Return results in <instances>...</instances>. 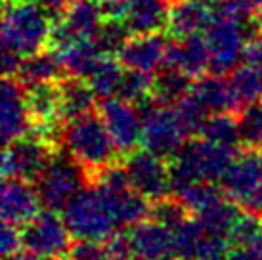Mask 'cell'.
<instances>
[{"label": "cell", "mask_w": 262, "mask_h": 260, "mask_svg": "<svg viewBox=\"0 0 262 260\" xmlns=\"http://www.w3.org/2000/svg\"><path fill=\"white\" fill-rule=\"evenodd\" d=\"M211 10L197 6L189 0H172L168 12L167 31L170 38H184L189 35H199L209 27L212 19Z\"/></svg>", "instance_id": "19"}, {"label": "cell", "mask_w": 262, "mask_h": 260, "mask_svg": "<svg viewBox=\"0 0 262 260\" xmlns=\"http://www.w3.org/2000/svg\"><path fill=\"white\" fill-rule=\"evenodd\" d=\"M170 231H172V256L178 260H197L207 233L195 218H188L186 222Z\"/></svg>", "instance_id": "27"}, {"label": "cell", "mask_w": 262, "mask_h": 260, "mask_svg": "<svg viewBox=\"0 0 262 260\" xmlns=\"http://www.w3.org/2000/svg\"><path fill=\"white\" fill-rule=\"evenodd\" d=\"M243 63L253 65L256 69L262 71V33L251 38L245 46V56H243Z\"/></svg>", "instance_id": "40"}, {"label": "cell", "mask_w": 262, "mask_h": 260, "mask_svg": "<svg viewBox=\"0 0 262 260\" xmlns=\"http://www.w3.org/2000/svg\"><path fill=\"white\" fill-rule=\"evenodd\" d=\"M33 130L29 105H27V88L19 79L4 77L2 80V142L4 145L15 138Z\"/></svg>", "instance_id": "13"}, {"label": "cell", "mask_w": 262, "mask_h": 260, "mask_svg": "<svg viewBox=\"0 0 262 260\" xmlns=\"http://www.w3.org/2000/svg\"><path fill=\"white\" fill-rule=\"evenodd\" d=\"M21 247H23L21 228L2 220V231H0V249H2V256L6 258L10 254L17 253Z\"/></svg>", "instance_id": "38"}, {"label": "cell", "mask_w": 262, "mask_h": 260, "mask_svg": "<svg viewBox=\"0 0 262 260\" xmlns=\"http://www.w3.org/2000/svg\"><path fill=\"white\" fill-rule=\"evenodd\" d=\"M4 260H54L50 256H44V254H38V253H33V251H17V253L10 254L6 256Z\"/></svg>", "instance_id": "41"}, {"label": "cell", "mask_w": 262, "mask_h": 260, "mask_svg": "<svg viewBox=\"0 0 262 260\" xmlns=\"http://www.w3.org/2000/svg\"><path fill=\"white\" fill-rule=\"evenodd\" d=\"M69 258L73 260H107V247L105 241L94 239H75Z\"/></svg>", "instance_id": "36"}, {"label": "cell", "mask_w": 262, "mask_h": 260, "mask_svg": "<svg viewBox=\"0 0 262 260\" xmlns=\"http://www.w3.org/2000/svg\"><path fill=\"white\" fill-rule=\"evenodd\" d=\"M151 88H153V75L124 67L123 79H121V84H119L115 98H121V100L130 101V103L136 105L140 101L151 98Z\"/></svg>", "instance_id": "34"}, {"label": "cell", "mask_w": 262, "mask_h": 260, "mask_svg": "<svg viewBox=\"0 0 262 260\" xmlns=\"http://www.w3.org/2000/svg\"><path fill=\"white\" fill-rule=\"evenodd\" d=\"M189 214H191V210L176 195H167L163 199L151 201L149 205V220L165 226L168 230H174L176 226L186 222Z\"/></svg>", "instance_id": "31"}, {"label": "cell", "mask_w": 262, "mask_h": 260, "mask_svg": "<svg viewBox=\"0 0 262 260\" xmlns=\"http://www.w3.org/2000/svg\"><path fill=\"white\" fill-rule=\"evenodd\" d=\"M103 21L102 0H71L66 15L52 27L50 48L59 50L73 40L94 38Z\"/></svg>", "instance_id": "10"}, {"label": "cell", "mask_w": 262, "mask_h": 260, "mask_svg": "<svg viewBox=\"0 0 262 260\" xmlns=\"http://www.w3.org/2000/svg\"><path fill=\"white\" fill-rule=\"evenodd\" d=\"M128 237L136 260H157L163 256H172V231L149 218L128 228Z\"/></svg>", "instance_id": "16"}, {"label": "cell", "mask_w": 262, "mask_h": 260, "mask_svg": "<svg viewBox=\"0 0 262 260\" xmlns=\"http://www.w3.org/2000/svg\"><path fill=\"white\" fill-rule=\"evenodd\" d=\"M59 92H61V111H63V123L67 119L84 115L98 109V96L88 79L69 77L66 75L59 80Z\"/></svg>", "instance_id": "22"}, {"label": "cell", "mask_w": 262, "mask_h": 260, "mask_svg": "<svg viewBox=\"0 0 262 260\" xmlns=\"http://www.w3.org/2000/svg\"><path fill=\"white\" fill-rule=\"evenodd\" d=\"M59 142L46 132L33 128L27 134L15 138L4 145L2 153V176L4 178H23L27 182L37 180L48 161L58 151Z\"/></svg>", "instance_id": "5"}, {"label": "cell", "mask_w": 262, "mask_h": 260, "mask_svg": "<svg viewBox=\"0 0 262 260\" xmlns=\"http://www.w3.org/2000/svg\"><path fill=\"white\" fill-rule=\"evenodd\" d=\"M193 79L188 77L180 69H174L170 65H163L159 71L153 75L151 96L161 103L174 105L188 94H191Z\"/></svg>", "instance_id": "24"}, {"label": "cell", "mask_w": 262, "mask_h": 260, "mask_svg": "<svg viewBox=\"0 0 262 260\" xmlns=\"http://www.w3.org/2000/svg\"><path fill=\"white\" fill-rule=\"evenodd\" d=\"M172 0H126L123 21L132 35L161 33L167 29Z\"/></svg>", "instance_id": "17"}, {"label": "cell", "mask_w": 262, "mask_h": 260, "mask_svg": "<svg viewBox=\"0 0 262 260\" xmlns=\"http://www.w3.org/2000/svg\"><path fill=\"white\" fill-rule=\"evenodd\" d=\"M191 94L195 96L211 113H222V111L237 113V103L233 98L228 75L207 73L203 77H199L193 80Z\"/></svg>", "instance_id": "18"}, {"label": "cell", "mask_w": 262, "mask_h": 260, "mask_svg": "<svg viewBox=\"0 0 262 260\" xmlns=\"http://www.w3.org/2000/svg\"><path fill=\"white\" fill-rule=\"evenodd\" d=\"M189 2H193V4H197V6L207 8V10H211V12H214V10L222 4V0H189Z\"/></svg>", "instance_id": "42"}, {"label": "cell", "mask_w": 262, "mask_h": 260, "mask_svg": "<svg viewBox=\"0 0 262 260\" xmlns=\"http://www.w3.org/2000/svg\"><path fill=\"white\" fill-rule=\"evenodd\" d=\"M59 260H73V258H69V256H66V258H59Z\"/></svg>", "instance_id": "45"}, {"label": "cell", "mask_w": 262, "mask_h": 260, "mask_svg": "<svg viewBox=\"0 0 262 260\" xmlns=\"http://www.w3.org/2000/svg\"><path fill=\"white\" fill-rule=\"evenodd\" d=\"M230 241L228 237H219V235H205L201 249H199V256L197 260H224V256L230 253Z\"/></svg>", "instance_id": "37"}, {"label": "cell", "mask_w": 262, "mask_h": 260, "mask_svg": "<svg viewBox=\"0 0 262 260\" xmlns=\"http://www.w3.org/2000/svg\"><path fill=\"white\" fill-rule=\"evenodd\" d=\"M172 107H174L178 124H180V128L188 140L189 138H199L203 134L205 123L211 115V111L205 107L195 96L188 94L180 101H176Z\"/></svg>", "instance_id": "28"}, {"label": "cell", "mask_w": 262, "mask_h": 260, "mask_svg": "<svg viewBox=\"0 0 262 260\" xmlns=\"http://www.w3.org/2000/svg\"><path fill=\"white\" fill-rule=\"evenodd\" d=\"M219 184L243 210L262 214V151L241 149Z\"/></svg>", "instance_id": "7"}, {"label": "cell", "mask_w": 262, "mask_h": 260, "mask_svg": "<svg viewBox=\"0 0 262 260\" xmlns=\"http://www.w3.org/2000/svg\"><path fill=\"white\" fill-rule=\"evenodd\" d=\"M232 92L237 103V111L249 103H255L262 98V71L253 65L243 63L237 69H233L230 75Z\"/></svg>", "instance_id": "25"}, {"label": "cell", "mask_w": 262, "mask_h": 260, "mask_svg": "<svg viewBox=\"0 0 262 260\" xmlns=\"http://www.w3.org/2000/svg\"><path fill=\"white\" fill-rule=\"evenodd\" d=\"M61 212L73 239L107 241L113 233L121 230L103 199L102 191L92 184L80 189Z\"/></svg>", "instance_id": "4"}, {"label": "cell", "mask_w": 262, "mask_h": 260, "mask_svg": "<svg viewBox=\"0 0 262 260\" xmlns=\"http://www.w3.org/2000/svg\"><path fill=\"white\" fill-rule=\"evenodd\" d=\"M136 107H138L142 123H144L142 147L159 155L163 159L170 161L180 151V147L188 142V138L178 124L174 107L161 103L153 96L136 103Z\"/></svg>", "instance_id": "6"}, {"label": "cell", "mask_w": 262, "mask_h": 260, "mask_svg": "<svg viewBox=\"0 0 262 260\" xmlns=\"http://www.w3.org/2000/svg\"><path fill=\"white\" fill-rule=\"evenodd\" d=\"M241 149L262 151V101L249 103L237 111Z\"/></svg>", "instance_id": "30"}, {"label": "cell", "mask_w": 262, "mask_h": 260, "mask_svg": "<svg viewBox=\"0 0 262 260\" xmlns=\"http://www.w3.org/2000/svg\"><path fill=\"white\" fill-rule=\"evenodd\" d=\"M63 77H66L63 65L59 61L58 52L52 48H46L42 52L23 58L19 71L15 75V79H19V82L25 88L44 84V82H58Z\"/></svg>", "instance_id": "21"}, {"label": "cell", "mask_w": 262, "mask_h": 260, "mask_svg": "<svg viewBox=\"0 0 262 260\" xmlns=\"http://www.w3.org/2000/svg\"><path fill=\"white\" fill-rule=\"evenodd\" d=\"M228 241L232 247H241V249H249V247L256 245L262 241V214L256 212H249L243 210L237 218V222L233 224Z\"/></svg>", "instance_id": "33"}, {"label": "cell", "mask_w": 262, "mask_h": 260, "mask_svg": "<svg viewBox=\"0 0 262 260\" xmlns=\"http://www.w3.org/2000/svg\"><path fill=\"white\" fill-rule=\"evenodd\" d=\"M58 140L61 149L86 170L90 182L105 166L123 159L98 109L67 119L59 128Z\"/></svg>", "instance_id": "1"}, {"label": "cell", "mask_w": 262, "mask_h": 260, "mask_svg": "<svg viewBox=\"0 0 262 260\" xmlns=\"http://www.w3.org/2000/svg\"><path fill=\"white\" fill-rule=\"evenodd\" d=\"M123 73L124 65L119 61L117 56H103L102 61L94 69V73L88 77V82L94 88L98 100L115 98L121 79H123Z\"/></svg>", "instance_id": "26"}, {"label": "cell", "mask_w": 262, "mask_h": 260, "mask_svg": "<svg viewBox=\"0 0 262 260\" xmlns=\"http://www.w3.org/2000/svg\"><path fill=\"white\" fill-rule=\"evenodd\" d=\"M168 42L170 40L163 33L130 35V38L117 54V58L126 69L155 75L165 65Z\"/></svg>", "instance_id": "12"}, {"label": "cell", "mask_w": 262, "mask_h": 260, "mask_svg": "<svg viewBox=\"0 0 262 260\" xmlns=\"http://www.w3.org/2000/svg\"><path fill=\"white\" fill-rule=\"evenodd\" d=\"M73 241L75 239L66 220L59 218L56 210H38L27 224L21 226L23 249L50 256L54 260L69 256Z\"/></svg>", "instance_id": "8"}, {"label": "cell", "mask_w": 262, "mask_h": 260, "mask_svg": "<svg viewBox=\"0 0 262 260\" xmlns=\"http://www.w3.org/2000/svg\"><path fill=\"white\" fill-rule=\"evenodd\" d=\"M58 56L59 61L63 65V71L69 77H80V79H88L98 63L102 61L105 56L100 46L96 44L94 38H80V40H73L67 46L59 48Z\"/></svg>", "instance_id": "20"}, {"label": "cell", "mask_w": 262, "mask_h": 260, "mask_svg": "<svg viewBox=\"0 0 262 260\" xmlns=\"http://www.w3.org/2000/svg\"><path fill=\"white\" fill-rule=\"evenodd\" d=\"M165 65L180 69L193 80L211 73V52L205 36L189 35L184 38H172V42H168Z\"/></svg>", "instance_id": "15"}, {"label": "cell", "mask_w": 262, "mask_h": 260, "mask_svg": "<svg viewBox=\"0 0 262 260\" xmlns=\"http://www.w3.org/2000/svg\"><path fill=\"white\" fill-rule=\"evenodd\" d=\"M258 15H260V27H262V12H260V14H258Z\"/></svg>", "instance_id": "46"}, {"label": "cell", "mask_w": 262, "mask_h": 260, "mask_svg": "<svg viewBox=\"0 0 262 260\" xmlns=\"http://www.w3.org/2000/svg\"><path fill=\"white\" fill-rule=\"evenodd\" d=\"M98 111L121 155H128L142 145L144 123L134 103L121 98H105L98 101Z\"/></svg>", "instance_id": "11"}, {"label": "cell", "mask_w": 262, "mask_h": 260, "mask_svg": "<svg viewBox=\"0 0 262 260\" xmlns=\"http://www.w3.org/2000/svg\"><path fill=\"white\" fill-rule=\"evenodd\" d=\"M54 23L35 0H6L2 15V50L27 58L50 46Z\"/></svg>", "instance_id": "2"}, {"label": "cell", "mask_w": 262, "mask_h": 260, "mask_svg": "<svg viewBox=\"0 0 262 260\" xmlns=\"http://www.w3.org/2000/svg\"><path fill=\"white\" fill-rule=\"evenodd\" d=\"M0 205H2V220L21 228L38 212L40 199L33 182L23 178H4Z\"/></svg>", "instance_id": "14"}, {"label": "cell", "mask_w": 262, "mask_h": 260, "mask_svg": "<svg viewBox=\"0 0 262 260\" xmlns=\"http://www.w3.org/2000/svg\"><path fill=\"white\" fill-rule=\"evenodd\" d=\"M88 184L90 178L86 170L66 149L59 147L35 180V189L44 209L61 212L67 203Z\"/></svg>", "instance_id": "3"}, {"label": "cell", "mask_w": 262, "mask_h": 260, "mask_svg": "<svg viewBox=\"0 0 262 260\" xmlns=\"http://www.w3.org/2000/svg\"><path fill=\"white\" fill-rule=\"evenodd\" d=\"M237 2H241L243 6H247L249 10H253L256 14L262 12V0H237Z\"/></svg>", "instance_id": "43"}, {"label": "cell", "mask_w": 262, "mask_h": 260, "mask_svg": "<svg viewBox=\"0 0 262 260\" xmlns=\"http://www.w3.org/2000/svg\"><path fill=\"white\" fill-rule=\"evenodd\" d=\"M157 260H178V258H174V256H163V258H157Z\"/></svg>", "instance_id": "44"}, {"label": "cell", "mask_w": 262, "mask_h": 260, "mask_svg": "<svg viewBox=\"0 0 262 260\" xmlns=\"http://www.w3.org/2000/svg\"><path fill=\"white\" fill-rule=\"evenodd\" d=\"M123 165L132 189L144 195L147 201H157L172 195L170 166L167 159L147 149H136L128 155H123Z\"/></svg>", "instance_id": "9"}, {"label": "cell", "mask_w": 262, "mask_h": 260, "mask_svg": "<svg viewBox=\"0 0 262 260\" xmlns=\"http://www.w3.org/2000/svg\"><path fill=\"white\" fill-rule=\"evenodd\" d=\"M241 212H243V209L239 205L224 195L222 199H219V201H214L209 207H205L203 210L195 212V220L201 224L205 233L219 235V237H228Z\"/></svg>", "instance_id": "23"}, {"label": "cell", "mask_w": 262, "mask_h": 260, "mask_svg": "<svg viewBox=\"0 0 262 260\" xmlns=\"http://www.w3.org/2000/svg\"><path fill=\"white\" fill-rule=\"evenodd\" d=\"M180 201L191 210V214H195L199 210H203L205 207L212 205L214 201H219L224 197V191L220 188V184L216 182H209V180H199L193 182L191 186L180 191L176 195Z\"/></svg>", "instance_id": "32"}, {"label": "cell", "mask_w": 262, "mask_h": 260, "mask_svg": "<svg viewBox=\"0 0 262 260\" xmlns=\"http://www.w3.org/2000/svg\"><path fill=\"white\" fill-rule=\"evenodd\" d=\"M35 2L46 12V15L52 19V23H58L66 15L67 8L71 4V0H35Z\"/></svg>", "instance_id": "39"}, {"label": "cell", "mask_w": 262, "mask_h": 260, "mask_svg": "<svg viewBox=\"0 0 262 260\" xmlns=\"http://www.w3.org/2000/svg\"><path fill=\"white\" fill-rule=\"evenodd\" d=\"M130 31L126 27V23L123 19H110L105 17V21L102 23L100 31L96 33L94 40L100 46V50L105 56H117L124 42L130 38Z\"/></svg>", "instance_id": "35"}, {"label": "cell", "mask_w": 262, "mask_h": 260, "mask_svg": "<svg viewBox=\"0 0 262 260\" xmlns=\"http://www.w3.org/2000/svg\"><path fill=\"white\" fill-rule=\"evenodd\" d=\"M201 138L214 142L220 145L237 147L239 145V126H237V113L233 111H222V113H211L205 123Z\"/></svg>", "instance_id": "29"}]
</instances>
